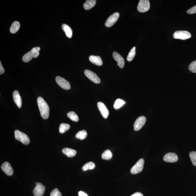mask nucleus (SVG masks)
Masks as SVG:
<instances>
[{
    "mask_svg": "<svg viewBox=\"0 0 196 196\" xmlns=\"http://www.w3.org/2000/svg\"><path fill=\"white\" fill-rule=\"evenodd\" d=\"M37 103L42 117L44 119H48L49 116L50 109L47 103L42 97H39L37 98Z\"/></svg>",
    "mask_w": 196,
    "mask_h": 196,
    "instance_id": "1",
    "label": "nucleus"
},
{
    "mask_svg": "<svg viewBox=\"0 0 196 196\" xmlns=\"http://www.w3.org/2000/svg\"><path fill=\"white\" fill-rule=\"evenodd\" d=\"M40 50V48L39 47L33 48L30 52H28L23 56L22 58L23 61L25 63H27L30 61L32 58L37 57L39 55V51Z\"/></svg>",
    "mask_w": 196,
    "mask_h": 196,
    "instance_id": "2",
    "label": "nucleus"
},
{
    "mask_svg": "<svg viewBox=\"0 0 196 196\" xmlns=\"http://www.w3.org/2000/svg\"><path fill=\"white\" fill-rule=\"evenodd\" d=\"M15 137L17 140L20 141L23 144L27 145L30 143V139L28 135L19 130H16L14 132Z\"/></svg>",
    "mask_w": 196,
    "mask_h": 196,
    "instance_id": "3",
    "label": "nucleus"
},
{
    "mask_svg": "<svg viewBox=\"0 0 196 196\" xmlns=\"http://www.w3.org/2000/svg\"><path fill=\"white\" fill-rule=\"evenodd\" d=\"M191 36L190 32L186 31H178L175 32L173 35V38L175 39L183 40L189 39Z\"/></svg>",
    "mask_w": 196,
    "mask_h": 196,
    "instance_id": "4",
    "label": "nucleus"
},
{
    "mask_svg": "<svg viewBox=\"0 0 196 196\" xmlns=\"http://www.w3.org/2000/svg\"><path fill=\"white\" fill-rule=\"evenodd\" d=\"M144 160L143 158H141L131 168V172L132 174H135L139 173L142 171L144 166Z\"/></svg>",
    "mask_w": 196,
    "mask_h": 196,
    "instance_id": "5",
    "label": "nucleus"
},
{
    "mask_svg": "<svg viewBox=\"0 0 196 196\" xmlns=\"http://www.w3.org/2000/svg\"><path fill=\"white\" fill-rule=\"evenodd\" d=\"M150 8V4L148 0H140L137 6L139 12L143 13L148 11Z\"/></svg>",
    "mask_w": 196,
    "mask_h": 196,
    "instance_id": "6",
    "label": "nucleus"
},
{
    "mask_svg": "<svg viewBox=\"0 0 196 196\" xmlns=\"http://www.w3.org/2000/svg\"><path fill=\"white\" fill-rule=\"evenodd\" d=\"M56 83L60 87L65 90H69L71 88V85L68 81L61 77H56Z\"/></svg>",
    "mask_w": 196,
    "mask_h": 196,
    "instance_id": "7",
    "label": "nucleus"
},
{
    "mask_svg": "<svg viewBox=\"0 0 196 196\" xmlns=\"http://www.w3.org/2000/svg\"><path fill=\"white\" fill-rule=\"evenodd\" d=\"M119 16L120 14L118 13H114L107 19L105 23V26L107 28H110L113 26L118 20Z\"/></svg>",
    "mask_w": 196,
    "mask_h": 196,
    "instance_id": "8",
    "label": "nucleus"
},
{
    "mask_svg": "<svg viewBox=\"0 0 196 196\" xmlns=\"http://www.w3.org/2000/svg\"><path fill=\"white\" fill-rule=\"evenodd\" d=\"M84 74L85 76L93 82L96 83V84H99L100 83L101 80L99 77L95 73L87 69L85 71Z\"/></svg>",
    "mask_w": 196,
    "mask_h": 196,
    "instance_id": "9",
    "label": "nucleus"
},
{
    "mask_svg": "<svg viewBox=\"0 0 196 196\" xmlns=\"http://www.w3.org/2000/svg\"><path fill=\"white\" fill-rule=\"evenodd\" d=\"M36 186L33 190L34 196H42L45 190V187L40 182H36Z\"/></svg>",
    "mask_w": 196,
    "mask_h": 196,
    "instance_id": "10",
    "label": "nucleus"
},
{
    "mask_svg": "<svg viewBox=\"0 0 196 196\" xmlns=\"http://www.w3.org/2000/svg\"><path fill=\"white\" fill-rule=\"evenodd\" d=\"M146 121V118L144 116H141L137 118L136 120L134 125V129L135 131H138L144 125Z\"/></svg>",
    "mask_w": 196,
    "mask_h": 196,
    "instance_id": "11",
    "label": "nucleus"
},
{
    "mask_svg": "<svg viewBox=\"0 0 196 196\" xmlns=\"http://www.w3.org/2000/svg\"><path fill=\"white\" fill-rule=\"evenodd\" d=\"M98 107L102 117L105 119L107 118L109 115V111L105 105L102 102H99L98 103Z\"/></svg>",
    "mask_w": 196,
    "mask_h": 196,
    "instance_id": "12",
    "label": "nucleus"
},
{
    "mask_svg": "<svg viewBox=\"0 0 196 196\" xmlns=\"http://www.w3.org/2000/svg\"><path fill=\"white\" fill-rule=\"evenodd\" d=\"M113 56L114 60L117 62V65L121 68H123L125 65V61L123 57L116 52H113Z\"/></svg>",
    "mask_w": 196,
    "mask_h": 196,
    "instance_id": "13",
    "label": "nucleus"
},
{
    "mask_svg": "<svg viewBox=\"0 0 196 196\" xmlns=\"http://www.w3.org/2000/svg\"><path fill=\"white\" fill-rule=\"evenodd\" d=\"M178 158L175 153H169L165 155L163 160L165 161L169 162H175L177 161Z\"/></svg>",
    "mask_w": 196,
    "mask_h": 196,
    "instance_id": "14",
    "label": "nucleus"
},
{
    "mask_svg": "<svg viewBox=\"0 0 196 196\" xmlns=\"http://www.w3.org/2000/svg\"><path fill=\"white\" fill-rule=\"evenodd\" d=\"M1 168L3 171L7 175H13V168L9 162H6L3 163L2 165Z\"/></svg>",
    "mask_w": 196,
    "mask_h": 196,
    "instance_id": "15",
    "label": "nucleus"
},
{
    "mask_svg": "<svg viewBox=\"0 0 196 196\" xmlns=\"http://www.w3.org/2000/svg\"><path fill=\"white\" fill-rule=\"evenodd\" d=\"M13 101L17 106L19 108H21L22 105V99L18 91H14L13 93Z\"/></svg>",
    "mask_w": 196,
    "mask_h": 196,
    "instance_id": "16",
    "label": "nucleus"
},
{
    "mask_svg": "<svg viewBox=\"0 0 196 196\" xmlns=\"http://www.w3.org/2000/svg\"><path fill=\"white\" fill-rule=\"evenodd\" d=\"M89 60L93 64L98 66H102L103 62L102 58L100 56L91 55L89 57Z\"/></svg>",
    "mask_w": 196,
    "mask_h": 196,
    "instance_id": "17",
    "label": "nucleus"
},
{
    "mask_svg": "<svg viewBox=\"0 0 196 196\" xmlns=\"http://www.w3.org/2000/svg\"><path fill=\"white\" fill-rule=\"evenodd\" d=\"M62 152L69 157H74L77 153L76 150L73 149L68 148V147H66V148L63 149V150H62Z\"/></svg>",
    "mask_w": 196,
    "mask_h": 196,
    "instance_id": "18",
    "label": "nucleus"
},
{
    "mask_svg": "<svg viewBox=\"0 0 196 196\" xmlns=\"http://www.w3.org/2000/svg\"><path fill=\"white\" fill-rule=\"evenodd\" d=\"M62 29L65 32L66 35L68 38H71L72 37V31L71 29L67 24H63L62 25Z\"/></svg>",
    "mask_w": 196,
    "mask_h": 196,
    "instance_id": "19",
    "label": "nucleus"
},
{
    "mask_svg": "<svg viewBox=\"0 0 196 196\" xmlns=\"http://www.w3.org/2000/svg\"><path fill=\"white\" fill-rule=\"evenodd\" d=\"M95 0H87L83 5L84 9L87 10H89L95 6Z\"/></svg>",
    "mask_w": 196,
    "mask_h": 196,
    "instance_id": "20",
    "label": "nucleus"
},
{
    "mask_svg": "<svg viewBox=\"0 0 196 196\" xmlns=\"http://www.w3.org/2000/svg\"><path fill=\"white\" fill-rule=\"evenodd\" d=\"M20 24L17 21H15L11 25L10 28V32L12 34H15L18 31L20 28Z\"/></svg>",
    "mask_w": 196,
    "mask_h": 196,
    "instance_id": "21",
    "label": "nucleus"
},
{
    "mask_svg": "<svg viewBox=\"0 0 196 196\" xmlns=\"http://www.w3.org/2000/svg\"><path fill=\"white\" fill-rule=\"evenodd\" d=\"M87 136V132L85 130H82L78 132L76 135V137L77 139L83 140L86 139Z\"/></svg>",
    "mask_w": 196,
    "mask_h": 196,
    "instance_id": "22",
    "label": "nucleus"
},
{
    "mask_svg": "<svg viewBox=\"0 0 196 196\" xmlns=\"http://www.w3.org/2000/svg\"><path fill=\"white\" fill-rule=\"evenodd\" d=\"M67 117L70 118L72 121L75 122H78L79 120V118L78 116L74 112H70L67 114Z\"/></svg>",
    "mask_w": 196,
    "mask_h": 196,
    "instance_id": "23",
    "label": "nucleus"
},
{
    "mask_svg": "<svg viewBox=\"0 0 196 196\" xmlns=\"http://www.w3.org/2000/svg\"><path fill=\"white\" fill-rule=\"evenodd\" d=\"M95 167V165L94 163L92 162H87L83 166L82 170L84 171H85L88 170L93 169Z\"/></svg>",
    "mask_w": 196,
    "mask_h": 196,
    "instance_id": "24",
    "label": "nucleus"
},
{
    "mask_svg": "<svg viewBox=\"0 0 196 196\" xmlns=\"http://www.w3.org/2000/svg\"><path fill=\"white\" fill-rule=\"evenodd\" d=\"M102 158L105 160H109L112 157V154L109 150H106L102 154Z\"/></svg>",
    "mask_w": 196,
    "mask_h": 196,
    "instance_id": "25",
    "label": "nucleus"
},
{
    "mask_svg": "<svg viewBox=\"0 0 196 196\" xmlns=\"http://www.w3.org/2000/svg\"><path fill=\"white\" fill-rule=\"evenodd\" d=\"M70 128V125L68 124L62 123L61 124L59 127L60 133H63L68 130Z\"/></svg>",
    "mask_w": 196,
    "mask_h": 196,
    "instance_id": "26",
    "label": "nucleus"
},
{
    "mask_svg": "<svg viewBox=\"0 0 196 196\" xmlns=\"http://www.w3.org/2000/svg\"><path fill=\"white\" fill-rule=\"evenodd\" d=\"M135 55V47L134 46L130 51L127 57V61H131L133 59Z\"/></svg>",
    "mask_w": 196,
    "mask_h": 196,
    "instance_id": "27",
    "label": "nucleus"
},
{
    "mask_svg": "<svg viewBox=\"0 0 196 196\" xmlns=\"http://www.w3.org/2000/svg\"><path fill=\"white\" fill-rule=\"evenodd\" d=\"M125 104V102L120 99H118L116 101L114 104V108L116 109H118Z\"/></svg>",
    "mask_w": 196,
    "mask_h": 196,
    "instance_id": "28",
    "label": "nucleus"
},
{
    "mask_svg": "<svg viewBox=\"0 0 196 196\" xmlns=\"http://www.w3.org/2000/svg\"><path fill=\"white\" fill-rule=\"evenodd\" d=\"M189 156L191 160L194 165L196 166V152L192 151L190 153Z\"/></svg>",
    "mask_w": 196,
    "mask_h": 196,
    "instance_id": "29",
    "label": "nucleus"
},
{
    "mask_svg": "<svg viewBox=\"0 0 196 196\" xmlns=\"http://www.w3.org/2000/svg\"><path fill=\"white\" fill-rule=\"evenodd\" d=\"M189 69L192 73H196V61L192 62L189 66Z\"/></svg>",
    "mask_w": 196,
    "mask_h": 196,
    "instance_id": "30",
    "label": "nucleus"
},
{
    "mask_svg": "<svg viewBox=\"0 0 196 196\" xmlns=\"http://www.w3.org/2000/svg\"><path fill=\"white\" fill-rule=\"evenodd\" d=\"M50 196H62L61 193L57 188L52 190L50 193Z\"/></svg>",
    "mask_w": 196,
    "mask_h": 196,
    "instance_id": "31",
    "label": "nucleus"
},
{
    "mask_svg": "<svg viewBox=\"0 0 196 196\" xmlns=\"http://www.w3.org/2000/svg\"><path fill=\"white\" fill-rule=\"evenodd\" d=\"M187 13L189 14H193L196 13V6L188 9L187 11Z\"/></svg>",
    "mask_w": 196,
    "mask_h": 196,
    "instance_id": "32",
    "label": "nucleus"
},
{
    "mask_svg": "<svg viewBox=\"0 0 196 196\" xmlns=\"http://www.w3.org/2000/svg\"><path fill=\"white\" fill-rule=\"evenodd\" d=\"M5 69L3 67L1 61H0V75H2L5 72Z\"/></svg>",
    "mask_w": 196,
    "mask_h": 196,
    "instance_id": "33",
    "label": "nucleus"
},
{
    "mask_svg": "<svg viewBox=\"0 0 196 196\" xmlns=\"http://www.w3.org/2000/svg\"><path fill=\"white\" fill-rule=\"evenodd\" d=\"M79 196H88L86 193L82 191H80L79 192Z\"/></svg>",
    "mask_w": 196,
    "mask_h": 196,
    "instance_id": "34",
    "label": "nucleus"
},
{
    "mask_svg": "<svg viewBox=\"0 0 196 196\" xmlns=\"http://www.w3.org/2000/svg\"><path fill=\"white\" fill-rule=\"evenodd\" d=\"M131 196H143V195L142 194L139 193V192H137V193L133 194Z\"/></svg>",
    "mask_w": 196,
    "mask_h": 196,
    "instance_id": "35",
    "label": "nucleus"
}]
</instances>
